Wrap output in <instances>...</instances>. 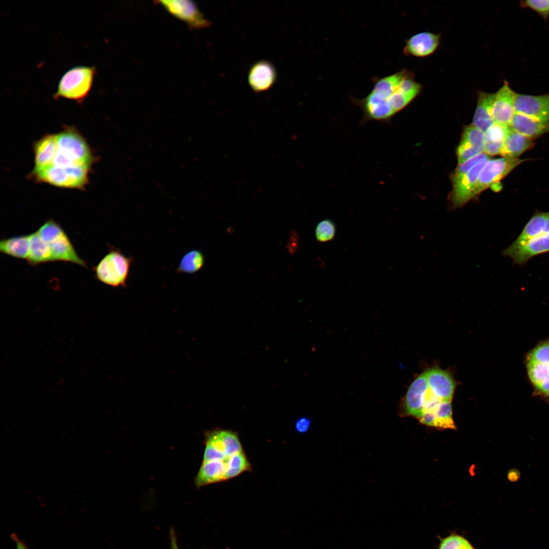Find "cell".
<instances>
[{"label": "cell", "instance_id": "cell-1", "mask_svg": "<svg viewBox=\"0 0 549 549\" xmlns=\"http://www.w3.org/2000/svg\"><path fill=\"white\" fill-rule=\"evenodd\" d=\"M410 73L404 69L383 77L375 76L373 87L366 97L351 98L353 105L362 111V124L371 121L386 124L417 96L408 91L403 83Z\"/></svg>", "mask_w": 549, "mask_h": 549}, {"label": "cell", "instance_id": "cell-2", "mask_svg": "<svg viewBox=\"0 0 549 549\" xmlns=\"http://www.w3.org/2000/svg\"><path fill=\"white\" fill-rule=\"evenodd\" d=\"M58 135L57 151L52 165L90 169L95 158L82 135L75 128L66 126Z\"/></svg>", "mask_w": 549, "mask_h": 549}, {"label": "cell", "instance_id": "cell-3", "mask_svg": "<svg viewBox=\"0 0 549 549\" xmlns=\"http://www.w3.org/2000/svg\"><path fill=\"white\" fill-rule=\"evenodd\" d=\"M96 73L94 66H77L70 69L62 76L53 98L81 103L92 88Z\"/></svg>", "mask_w": 549, "mask_h": 549}, {"label": "cell", "instance_id": "cell-4", "mask_svg": "<svg viewBox=\"0 0 549 549\" xmlns=\"http://www.w3.org/2000/svg\"><path fill=\"white\" fill-rule=\"evenodd\" d=\"M36 232L48 246L52 261L69 262L87 266L85 261L77 254L66 232L54 220H47Z\"/></svg>", "mask_w": 549, "mask_h": 549}, {"label": "cell", "instance_id": "cell-5", "mask_svg": "<svg viewBox=\"0 0 549 549\" xmlns=\"http://www.w3.org/2000/svg\"><path fill=\"white\" fill-rule=\"evenodd\" d=\"M133 258L116 249H111L94 268L95 277L113 287H124L129 274Z\"/></svg>", "mask_w": 549, "mask_h": 549}, {"label": "cell", "instance_id": "cell-6", "mask_svg": "<svg viewBox=\"0 0 549 549\" xmlns=\"http://www.w3.org/2000/svg\"><path fill=\"white\" fill-rule=\"evenodd\" d=\"M89 170L86 168L52 165L40 172H31L30 176L39 182L60 188L82 190L88 183Z\"/></svg>", "mask_w": 549, "mask_h": 549}, {"label": "cell", "instance_id": "cell-7", "mask_svg": "<svg viewBox=\"0 0 549 549\" xmlns=\"http://www.w3.org/2000/svg\"><path fill=\"white\" fill-rule=\"evenodd\" d=\"M168 12L186 23L190 28L201 29L209 27L211 23L191 0L158 1Z\"/></svg>", "mask_w": 549, "mask_h": 549}, {"label": "cell", "instance_id": "cell-8", "mask_svg": "<svg viewBox=\"0 0 549 549\" xmlns=\"http://www.w3.org/2000/svg\"><path fill=\"white\" fill-rule=\"evenodd\" d=\"M526 160L506 158L489 160L479 174L475 191V197L483 190L498 183L515 167Z\"/></svg>", "mask_w": 549, "mask_h": 549}, {"label": "cell", "instance_id": "cell-9", "mask_svg": "<svg viewBox=\"0 0 549 549\" xmlns=\"http://www.w3.org/2000/svg\"><path fill=\"white\" fill-rule=\"evenodd\" d=\"M549 252V233L521 241H514L503 251V255L510 257L514 264L522 265L530 259Z\"/></svg>", "mask_w": 549, "mask_h": 549}, {"label": "cell", "instance_id": "cell-10", "mask_svg": "<svg viewBox=\"0 0 549 549\" xmlns=\"http://www.w3.org/2000/svg\"><path fill=\"white\" fill-rule=\"evenodd\" d=\"M490 158L483 159L473 167L464 177L452 185L449 196L451 207L456 208L475 197V191L479 174Z\"/></svg>", "mask_w": 549, "mask_h": 549}, {"label": "cell", "instance_id": "cell-11", "mask_svg": "<svg viewBox=\"0 0 549 549\" xmlns=\"http://www.w3.org/2000/svg\"><path fill=\"white\" fill-rule=\"evenodd\" d=\"M429 389L424 373L418 376L409 387L401 403L400 414L420 418L423 414V405Z\"/></svg>", "mask_w": 549, "mask_h": 549}, {"label": "cell", "instance_id": "cell-12", "mask_svg": "<svg viewBox=\"0 0 549 549\" xmlns=\"http://www.w3.org/2000/svg\"><path fill=\"white\" fill-rule=\"evenodd\" d=\"M515 112L549 123V94L532 96L516 94Z\"/></svg>", "mask_w": 549, "mask_h": 549}, {"label": "cell", "instance_id": "cell-13", "mask_svg": "<svg viewBox=\"0 0 549 549\" xmlns=\"http://www.w3.org/2000/svg\"><path fill=\"white\" fill-rule=\"evenodd\" d=\"M277 72L272 63L260 60L254 63L249 68L248 82L252 90L256 94L266 92L276 83Z\"/></svg>", "mask_w": 549, "mask_h": 549}, {"label": "cell", "instance_id": "cell-14", "mask_svg": "<svg viewBox=\"0 0 549 549\" xmlns=\"http://www.w3.org/2000/svg\"><path fill=\"white\" fill-rule=\"evenodd\" d=\"M516 93L505 81L496 93L493 105L492 116L494 123L508 127L515 113L514 102Z\"/></svg>", "mask_w": 549, "mask_h": 549}, {"label": "cell", "instance_id": "cell-15", "mask_svg": "<svg viewBox=\"0 0 549 549\" xmlns=\"http://www.w3.org/2000/svg\"><path fill=\"white\" fill-rule=\"evenodd\" d=\"M58 140V134H47L35 143V166L32 173L43 171L53 164L57 151Z\"/></svg>", "mask_w": 549, "mask_h": 549}, {"label": "cell", "instance_id": "cell-16", "mask_svg": "<svg viewBox=\"0 0 549 549\" xmlns=\"http://www.w3.org/2000/svg\"><path fill=\"white\" fill-rule=\"evenodd\" d=\"M430 391L442 401L451 402L455 383L450 374L439 369L433 368L424 372Z\"/></svg>", "mask_w": 549, "mask_h": 549}, {"label": "cell", "instance_id": "cell-17", "mask_svg": "<svg viewBox=\"0 0 549 549\" xmlns=\"http://www.w3.org/2000/svg\"><path fill=\"white\" fill-rule=\"evenodd\" d=\"M440 36L430 32H422L406 41L403 53L406 55L425 57L432 54L438 48Z\"/></svg>", "mask_w": 549, "mask_h": 549}, {"label": "cell", "instance_id": "cell-18", "mask_svg": "<svg viewBox=\"0 0 549 549\" xmlns=\"http://www.w3.org/2000/svg\"><path fill=\"white\" fill-rule=\"evenodd\" d=\"M508 127L531 139L549 132V123L517 112Z\"/></svg>", "mask_w": 549, "mask_h": 549}, {"label": "cell", "instance_id": "cell-19", "mask_svg": "<svg viewBox=\"0 0 549 549\" xmlns=\"http://www.w3.org/2000/svg\"><path fill=\"white\" fill-rule=\"evenodd\" d=\"M227 458L225 461H203L195 477L196 485L201 487L226 480Z\"/></svg>", "mask_w": 549, "mask_h": 549}, {"label": "cell", "instance_id": "cell-20", "mask_svg": "<svg viewBox=\"0 0 549 549\" xmlns=\"http://www.w3.org/2000/svg\"><path fill=\"white\" fill-rule=\"evenodd\" d=\"M495 95L496 93H478L477 103L472 124L484 133L494 123L492 108Z\"/></svg>", "mask_w": 549, "mask_h": 549}, {"label": "cell", "instance_id": "cell-21", "mask_svg": "<svg viewBox=\"0 0 549 549\" xmlns=\"http://www.w3.org/2000/svg\"><path fill=\"white\" fill-rule=\"evenodd\" d=\"M532 145V139L514 131L508 130L500 154L503 158L517 159Z\"/></svg>", "mask_w": 549, "mask_h": 549}, {"label": "cell", "instance_id": "cell-22", "mask_svg": "<svg viewBox=\"0 0 549 549\" xmlns=\"http://www.w3.org/2000/svg\"><path fill=\"white\" fill-rule=\"evenodd\" d=\"M548 233L549 212L536 211L514 241H521Z\"/></svg>", "mask_w": 549, "mask_h": 549}, {"label": "cell", "instance_id": "cell-23", "mask_svg": "<svg viewBox=\"0 0 549 549\" xmlns=\"http://www.w3.org/2000/svg\"><path fill=\"white\" fill-rule=\"evenodd\" d=\"M30 247V234L2 239L0 251L10 256L27 260Z\"/></svg>", "mask_w": 549, "mask_h": 549}, {"label": "cell", "instance_id": "cell-24", "mask_svg": "<svg viewBox=\"0 0 549 549\" xmlns=\"http://www.w3.org/2000/svg\"><path fill=\"white\" fill-rule=\"evenodd\" d=\"M508 127L494 123L484 132V152L489 156L500 154Z\"/></svg>", "mask_w": 549, "mask_h": 549}, {"label": "cell", "instance_id": "cell-25", "mask_svg": "<svg viewBox=\"0 0 549 549\" xmlns=\"http://www.w3.org/2000/svg\"><path fill=\"white\" fill-rule=\"evenodd\" d=\"M26 260L32 265L52 261L48 246L36 232L30 234V247Z\"/></svg>", "mask_w": 549, "mask_h": 549}, {"label": "cell", "instance_id": "cell-26", "mask_svg": "<svg viewBox=\"0 0 549 549\" xmlns=\"http://www.w3.org/2000/svg\"><path fill=\"white\" fill-rule=\"evenodd\" d=\"M226 467V480L251 470V465L243 451L229 456Z\"/></svg>", "mask_w": 549, "mask_h": 549}, {"label": "cell", "instance_id": "cell-27", "mask_svg": "<svg viewBox=\"0 0 549 549\" xmlns=\"http://www.w3.org/2000/svg\"><path fill=\"white\" fill-rule=\"evenodd\" d=\"M203 254L198 250H193L186 253L181 259L177 271L178 273L191 274L196 272L204 264Z\"/></svg>", "mask_w": 549, "mask_h": 549}, {"label": "cell", "instance_id": "cell-28", "mask_svg": "<svg viewBox=\"0 0 549 549\" xmlns=\"http://www.w3.org/2000/svg\"><path fill=\"white\" fill-rule=\"evenodd\" d=\"M460 145L478 149L484 152V133L471 124L465 128L460 141Z\"/></svg>", "mask_w": 549, "mask_h": 549}, {"label": "cell", "instance_id": "cell-29", "mask_svg": "<svg viewBox=\"0 0 549 549\" xmlns=\"http://www.w3.org/2000/svg\"><path fill=\"white\" fill-rule=\"evenodd\" d=\"M428 411L433 412L435 414V427L442 429H455V426L452 417V408L450 402L442 401L435 408Z\"/></svg>", "mask_w": 549, "mask_h": 549}, {"label": "cell", "instance_id": "cell-30", "mask_svg": "<svg viewBox=\"0 0 549 549\" xmlns=\"http://www.w3.org/2000/svg\"><path fill=\"white\" fill-rule=\"evenodd\" d=\"M438 549H476L464 536L457 533H451L440 538Z\"/></svg>", "mask_w": 549, "mask_h": 549}, {"label": "cell", "instance_id": "cell-31", "mask_svg": "<svg viewBox=\"0 0 549 549\" xmlns=\"http://www.w3.org/2000/svg\"><path fill=\"white\" fill-rule=\"evenodd\" d=\"M527 370L529 379L535 388L549 374V365L527 360Z\"/></svg>", "mask_w": 549, "mask_h": 549}, {"label": "cell", "instance_id": "cell-32", "mask_svg": "<svg viewBox=\"0 0 549 549\" xmlns=\"http://www.w3.org/2000/svg\"><path fill=\"white\" fill-rule=\"evenodd\" d=\"M490 158L485 152L478 154L468 160L459 164L451 175L452 185L455 184L464 177L473 167L486 158Z\"/></svg>", "mask_w": 549, "mask_h": 549}, {"label": "cell", "instance_id": "cell-33", "mask_svg": "<svg viewBox=\"0 0 549 549\" xmlns=\"http://www.w3.org/2000/svg\"><path fill=\"white\" fill-rule=\"evenodd\" d=\"M336 232V226L330 220L325 219L319 222L315 229V236L318 241L322 242L332 240Z\"/></svg>", "mask_w": 549, "mask_h": 549}, {"label": "cell", "instance_id": "cell-34", "mask_svg": "<svg viewBox=\"0 0 549 549\" xmlns=\"http://www.w3.org/2000/svg\"><path fill=\"white\" fill-rule=\"evenodd\" d=\"M527 360L549 365V339L535 347L528 354Z\"/></svg>", "mask_w": 549, "mask_h": 549}, {"label": "cell", "instance_id": "cell-35", "mask_svg": "<svg viewBox=\"0 0 549 549\" xmlns=\"http://www.w3.org/2000/svg\"><path fill=\"white\" fill-rule=\"evenodd\" d=\"M524 5L544 18L549 16V0H527Z\"/></svg>", "mask_w": 549, "mask_h": 549}, {"label": "cell", "instance_id": "cell-36", "mask_svg": "<svg viewBox=\"0 0 549 549\" xmlns=\"http://www.w3.org/2000/svg\"><path fill=\"white\" fill-rule=\"evenodd\" d=\"M310 424L311 421L309 418L302 417L297 420L295 424V428L297 432L300 433H304L308 431Z\"/></svg>", "mask_w": 549, "mask_h": 549}, {"label": "cell", "instance_id": "cell-37", "mask_svg": "<svg viewBox=\"0 0 549 549\" xmlns=\"http://www.w3.org/2000/svg\"><path fill=\"white\" fill-rule=\"evenodd\" d=\"M535 389L539 393L549 396V374Z\"/></svg>", "mask_w": 549, "mask_h": 549}, {"label": "cell", "instance_id": "cell-38", "mask_svg": "<svg viewBox=\"0 0 549 549\" xmlns=\"http://www.w3.org/2000/svg\"><path fill=\"white\" fill-rule=\"evenodd\" d=\"M10 537L15 543L16 549H29L26 543L23 540L20 539L17 534L14 533H11Z\"/></svg>", "mask_w": 549, "mask_h": 549}, {"label": "cell", "instance_id": "cell-39", "mask_svg": "<svg viewBox=\"0 0 549 549\" xmlns=\"http://www.w3.org/2000/svg\"><path fill=\"white\" fill-rule=\"evenodd\" d=\"M508 476V478H509V479L510 480H511V481L516 480L519 477V473H518V472H516V471H512L510 472L509 473Z\"/></svg>", "mask_w": 549, "mask_h": 549}, {"label": "cell", "instance_id": "cell-40", "mask_svg": "<svg viewBox=\"0 0 549 549\" xmlns=\"http://www.w3.org/2000/svg\"><path fill=\"white\" fill-rule=\"evenodd\" d=\"M549 397V396H548Z\"/></svg>", "mask_w": 549, "mask_h": 549}]
</instances>
